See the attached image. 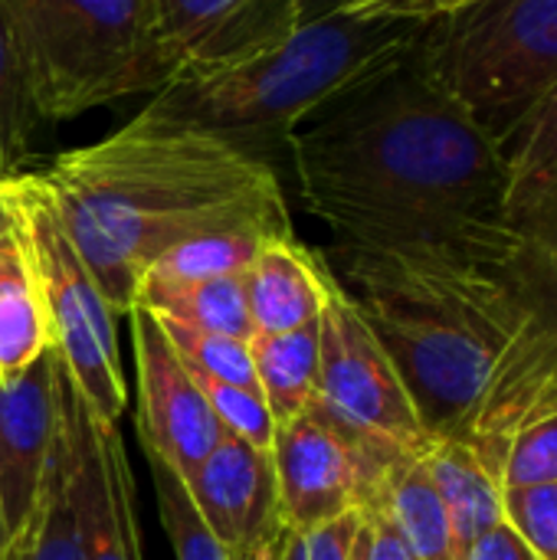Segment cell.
I'll use <instances>...</instances> for the list:
<instances>
[{"label": "cell", "mask_w": 557, "mask_h": 560, "mask_svg": "<svg viewBox=\"0 0 557 560\" xmlns=\"http://www.w3.org/2000/svg\"><path fill=\"white\" fill-rule=\"evenodd\" d=\"M59 220L115 315H128L144 269L217 233L289 236L286 194L266 158L158 102L43 171Z\"/></svg>", "instance_id": "cell-2"}, {"label": "cell", "mask_w": 557, "mask_h": 560, "mask_svg": "<svg viewBox=\"0 0 557 560\" xmlns=\"http://www.w3.org/2000/svg\"><path fill=\"white\" fill-rule=\"evenodd\" d=\"M3 194L10 200L13 230L36 282L49 351L59 358L92 420L118 423L128 407L115 325L118 315L69 240L43 174H13L3 180Z\"/></svg>", "instance_id": "cell-7"}, {"label": "cell", "mask_w": 557, "mask_h": 560, "mask_svg": "<svg viewBox=\"0 0 557 560\" xmlns=\"http://www.w3.org/2000/svg\"><path fill=\"white\" fill-rule=\"evenodd\" d=\"M423 459L450 515L453 555L463 560L486 532L502 522V479L466 440H437Z\"/></svg>", "instance_id": "cell-16"}, {"label": "cell", "mask_w": 557, "mask_h": 560, "mask_svg": "<svg viewBox=\"0 0 557 560\" xmlns=\"http://www.w3.org/2000/svg\"><path fill=\"white\" fill-rule=\"evenodd\" d=\"M414 56L502 148L557 85V0H473L423 20Z\"/></svg>", "instance_id": "cell-6"}, {"label": "cell", "mask_w": 557, "mask_h": 560, "mask_svg": "<svg viewBox=\"0 0 557 560\" xmlns=\"http://www.w3.org/2000/svg\"><path fill=\"white\" fill-rule=\"evenodd\" d=\"M318 397L404 453L427 456L433 446L394 361L341 282L318 318Z\"/></svg>", "instance_id": "cell-10"}, {"label": "cell", "mask_w": 557, "mask_h": 560, "mask_svg": "<svg viewBox=\"0 0 557 560\" xmlns=\"http://www.w3.org/2000/svg\"><path fill=\"white\" fill-rule=\"evenodd\" d=\"M299 26V0H158V36L171 85L272 52Z\"/></svg>", "instance_id": "cell-12"}, {"label": "cell", "mask_w": 557, "mask_h": 560, "mask_svg": "<svg viewBox=\"0 0 557 560\" xmlns=\"http://www.w3.org/2000/svg\"><path fill=\"white\" fill-rule=\"evenodd\" d=\"M509 194L506 213L515 226L557 190V85L502 144Z\"/></svg>", "instance_id": "cell-19"}, {"label": "cell", "mask_w": 557, "mask_h": 560, "mask_svg": "<svg viewBox=\"0 0 557 560\" xmlns=\"http://www.w3.org/2000/svg\"><path fill=\"white\" fill-rule=\"evenodd\" d=\"M236 560H302V535L295 528H286L279 538H272L266 548Z\"/></svg>", "instance_id": "cell-34"}, {"label": "cell", "mask_w": 557, "mask_h": 560, "mask_svg": "<svg viewBox=\"0 0 557 560\" xmlns=\"http://www.w3.org/2000/svg\"><path fill=\"white\" fill-rule=\"evenodd\" d=\"M56 384L66 482L82 560H144L135 472L118 423L92 420L62 364Z\"/></svg>", "instance_id": "cell-9"}, {"label": "cell", "mask_w": 557, "mask_h": 560, "mask_svg": "<svg viewBox=\"0 0 557 560\" xmlns=\"http://www.w3.org/2000/svg\"><path fill=\"white\" fill-rule=\"evenodd\" d=\"M557 482V404L529 417L502 459V489Z\"/></svg>", "instance_id": "cell-27"}, {"label": "cell", "mask_w": 557, "mask_h": 560, "mask_svg": "<svg viewBox=\"0 0 557 560\" xmlns=\"http://www.w3.org/2000/svg\"><path fill=\"white\" fill-rule=\"evenodd\" d=\"M263 240H269V236L217 233V236L187 240V243L167 249L164 256H158L144 269L141 282L177 285V282H197V279H217V276H243L250 269V262L256 259V249Z\"/></svg>", "instance_id": "cell-22"}, {"label": "cell", "mask_w": 557, "mask_h": 560, "mask_svg": "<svg viewBox=\"0 0 557 560\" xmlns=\"http://www.w3.org/2000/svg\"><path fill=\"white\" fill-rule=\"evenodd\" d=\"M345 289L394 361L430 440H463L492 371L529 322L509 266L341 249Z\"/></svg>", "instance_id": "cell-3"}, {"label": "cell", "mask_w": 557, "mask_h": 560, "mask_svg": "<svg viewBox=\"0 0 557 560\" xmlns=\"http://www.w3.org/2000/svg\"><path fill=\"white\" fill-rule=\"evenodd\" d=\"M338 279L292 233L259 243L246 269V302L256 335H279L322 318Z\"/></svg>", "instance_id": "cell-15"}, {"label": "cell", "mask_w": 557, "mask_h": 560, "mask_svg": "<svg viewBox=\"0 0 557 560\" xmlns=\"http://www.w3.org/2000/svg\"><path fill=\"white\" fill-rule=\"evenodd\" d=\"M368 545H371V532H368V518H364V528H361V535H358V545H355L351 560H368Z\"/></svg>", "instance_id": "cell-37"}, {"label": "cell", "mask_w": 557, "mask_h": 560, "mask_svg": "<svg viewBox=\"0 0 557 560\" xmlns=\"http://www.w3.org/2000/svg\"><path fill=\"white\" fill-rule=\"evenodd\" d=\"M0 560H7V535H3V518H0Z\"/></svg>", "instance_id": "cell-38"}, {"label": "cell", "mask_w": 557, "mask_h": 560, "mask_svg": "<svg viewBox=\"0 0 557 560\" xmlns=\"http://www.w3.org/2000/svg\"><path fill=\"white\" fill-rule=\"evenodd\" d=\"M473 0H371L358 10L345 13H361V16H404V20H433L443 16L456 7H466Z\"/></svg>", "instance_id": "cell-32"}, {"label": "cell", "mask_w": 557, "mask_h": 560, "mask_svg": "<svg viewBox=\"0 0 557 560\" xmlns=\"http://www.w3.org/2000/svg\"><path fill=\"white\" fill-rule=\"evenodd\" d=\"M364 518H368V532H371L368 560H420L414 555V548L407 545V538L401 535V528L394 525V518L387 515L384 505L364 512Z\"/></svg>", "instance_id": "cell-31"}, {"label": "cell", "mask_w": 557, "mask_h": 560, "mask_svg": "<svg viewBox=\"0 0 557 560\" xmlns=\"http://www.w3.org/2000/svg\"><path fill=\"white\" fill-rule=\"evenodd\" d=\"M148 469H151V482H154V495H158V515L161 525L167 532V541L174 548V560H236L213 535L210 528L200 522L187 486L177 472H171L161 459L144 456Z\"/></svg>", "instance_id": "cell-25"}, {"label": "cell", "mask_w": 557, "mask_h": 560, "mask_svg": "<svg viewBox=\"0 0 557 560\" xmlns=\"http://www.w3.org/2000/svg\"><path fill=\"white\" fill-rule=\"evenodd\" d=\"M184 486L200 522L233 558L266 548L289 528L279 505L272 456L230 433L220 436Z\"/></svg>", "instance_id": "cell-14"}, {"label": "cell", "mask_w": 557, "mask_h": 560, "mask_svg": "<svg viewBox=\"0 0 557 560\" xmlns=\"http://www.w3.org/2000/svg\"><path fill=\"white\" fill-rule=\"evenodd\" d=\"M158 318H171L200 331L243 338L250 341L253 318L246 302V272L243 276H217V279H197V282H141L135 289V305Z\"/></svg>", "instance_id": "cell-17"}, {"label": "cell", "mask_w": 557, "mask_h": 560, "mask_svg": "<svg viewBox=\"0 0 557 560\" xmlns=\"http://www.w3.org/2000/svg\"><path fill=\"white\" fill-rule=\"evenodd\" d=\"M364 528V512H345L332 522L315 525L302 535V560H351L358 535Z\"/></svg>", "instance_id": "cell-30"}, {"label": "cell", "mask_w": 557, "mask_h": 560, "mask_svg": "<svg viewBox=\"0 0 557 560\" xmlns=\"http://www.w3.org/2000/svg\"><path fill=\"white\" fill-rule=\"evenodd\" d=\"M36 118L39 115L26 89L16 36H13L7 7L0 0V180L23 174L20 164L30 154Z\"/></svg>", "instance_id": "cell-23"}, {"label": "cell", "mask_w": 557, "mask_h": 560, "mask_svg": "<svg viewBox=\"0 0 557 560\" xmlns=\"http://www.w3.org/2000/svg\"><path fill=\"white\" fill-rule=\"evenodd\" d=\"M463 560H538L535 551L512 532V525L499 522L492 532H486Z\"/></svg>", "instance_id": "cell-33"}, {"label": "cell", "mask_w": 557, "mask_h": 560, "mask_svg": "<svg viewBox=\"0 0 557 560\" xmlns=\"http://www.w3.org/2000/svg\"><path fill=\"white\" fill-rule=\"evenodd\" d=\"M502 522L535 551L538 560H557V482L502 489Z\"/></svg>", "instance_id": "cell-29"}, {"label": "cell", "mask_w": 557, "mask_h": 560, "mask_svg": "<svg viewBox=\"0 0 557 560\" xmlns=\"http://www.w3.org/2000/svg\"><path fill=\"white\" fill-rule=\"evenodd\" d=\"M371 0H299L302 7V23L318 20V16H332V13H345V10H358Z\"/></svg>", "instance_id": "cell-35"}, {"label": "cell", "mask_w": 557, "mask_h": 560, "mask_svg": "<svg viewBox=\"0 0 557 560\" xmlns=\"http://www.w3.org/2000/svg\"><path fill=\"white\" fill-rule=\"evenodd\" d=\"M20 560H82L76 515L69 502V482H66L62 436L56 443V453L49 459V469L36 499V512L23 535Z\"/></svg>", "instance_id": "cell-24"}, {"label": "cell", "mask_w": 557, "mask_h": 560, "mask_svg": "<svg viewBox=\"0 0 557 560\" xmlns=\"http://www.w3.org/2000/svg\"><path fill=\"white\" fill-rule=\"evenodd\" d=\"M387 515L414 548L420 560H456L453 555V532H450V515L443 509L440 489L430 476V466L423 456H407L384 492Z\"/></svg>", "instance_id": "cell-21"}, {"label": "cell", "mask_w": 557, "mask_h": 560, "mask_svg": "<svg viewBox=\"0 0 557 560\" xmlns=\"http://www.w3.org/2000/svg\"><path fill=\"white\" fill-rule=\"evenodd\" d=\"M158 322H161L171 348L177 351V358L184 361V368L190 374H204V377H213V381H223V384L259 390L250 341L200 331V328H190V325H181V322H171V318H158Z\"/></svg>", "instance_id": "cell-26"}, {"label": "cell", "mask_w": 557, "mask_h": 560, "mask_svg": "<svg viewBox=\"0 0 557 560\" xmlns=\"http://www.w3.org/2000/svg\"><path fill=\"white\" fill-rule=\"evenodd\" d=\"M200 394L207 397L217 423L223 427V433L256 446V450H272V436H276V423L272 413L263 400L259 390L253 387H236V384H223L204 374H194Z\"/></svg>", "instance_id": "cell-28"}, {"label": "cell", "mask_w": 557, "mask_h": 560, "mask_svg": "<svg viewBox=\"0 0 557 560\" xmlns=\"http://www.w3.org/2000/svg\"><path fill=\"white\" fill-rule=\"evenodd\" d=\"M49 351L36 282L16 230L0 246V377H13Z\"/></svg>", "instance_id": "cell-20"}, {"label": "cell", "mask_w": 557, "mask_h": 560, "mask_svg": "<svg viewBox=\"0 0 557 560\" xmlns=\"http://www.w3.org/2000/svg\"><path fill=\"white\" fill-rule=\"evenodd\" d=\"M128 322L138 371L135 427L141 450L187 479L220 443L223 427L217 423L194 374L171 348L161 322L144 308H131Z\"/></svg>", "instance_id": "cell-11"}, {"label": "cell", "mask_w": 557, "mask_h": 560, "mask_svg": "<svg viewBox=\"0 0 557 560\" xmlns=\"http://www.w3.org/2000/svg\"><path fill=\"white\" fill-rule=\"evenodd\" d=\"M420 30L423 20L404 16H318L272 52L167 85L158 92V105L259 154L266 141H286L299 121L335 95L404 59Z\"/></svg>", "instance_id": "cell-4"}, {"label": "cell", "mask_w": 557, "mask_h": 560, "mask_svg": "<svg viewBox=\"0 0 557 560\" xmlns=\"http://www.w3.org/2000/svg\"><path fill=\"white\" fill-rule=\"evenodd\" d=\"M269 456L286 525L312 532L345 512L378 509L394 469L414 453L351 423L315 397L295 420L276 427Z\"/></svg>", "instance_id": "cell-8"}, {"label": "cell", "mask_w": 557, "mask_h": 560, "mask_svg": "<svg viewBox=\"0 0 557 560\" xmlns=\"http://www.w3.org/2000/svg\"><path fill=\"white\" fill-rule=\"evenodd\" d=\"M59 358L46 351L13 377H0V518L7 560H20V545L36 512V499L59 443Z\"/></svg>", "instance_id": "cell-13"}, {"label": "cell", "mask_w": 557, "mask_h": 560, "mask_svg": "<svg viewBox=\"0 0 557 560\" xmlns=\"http://www.w3.org/2000/svg\"><path fill=\"white\" fill-rule=\"evenodd\" d=\"M286 148L305 207L341 249L509 266L502 148L414 49L299 121Z\"/></svg>", "instance_id": "cell-1"}, {"label": "cell", "mask_w": 557, "mask_h": 560, "mask_svg": "<svg viewBox=\"0 0 557 560\" xmlns=\"http://www.w3.org/2000/svg\"><path fill=\"white\" fill-rule=\"evenodd\" d=\"M39 118L66 121L164 92L158 0H3Z\"/></svg>", "instance_id": "cell-5"}, {"label": "cell", "mask_w": 557, "mask_h": 560, "mask_svg": "<svg viewBox=\"0 0 557 560\" xmlns=\"http://www.w3.org/2000/svg\"><path fill=\"white\" fill-rule=\"evenodd\" d=\"M250 354L276 427L295 420L318 397V322L279 335H253Z\"/></svg>", "instance_id": "cell-18"}, {"label": "cell", "mask_w": 557, "mask_h": 560, "mask_svg": "<svg viewBox=\"0 0 557 560\" xmlns=\"http://www.w3.org/2000/svg\"><path fill=\"white\" fill-rule=\"evenodd\" d=\"M13 233V210H10V200H7V194H3V180H0V246H3V240Z\"/></svg>", "instance_id": "cell-36"}]
</instances>
